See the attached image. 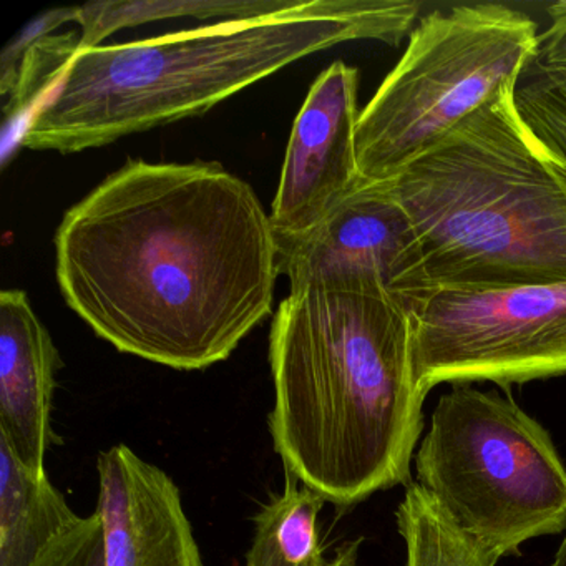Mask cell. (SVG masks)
<instances>
[{
  "label": "cell",
  "mask_w": 566,
  "mask_h": 566,
  "mask_svg": "<svg viewBox=\"0 0 566 566\" xmlns=\"http://www.w3.org/2000/svg\"><path fill=\"white\" fill-rule=\"evenodd\" d=\"M55 270L98 337L178 370L227 360L270 316L281 274L253 188L205 161H127L65 211Z\"/></svg>",
  "instance_id": "6da1fadb"
},
{
  "label": "cell",
  "mask_w": 566,
  "mask_h": 566,
  "mask_svg": "<svg viewBox=\"0 0 566 566\" xmlns=\"http://www.w3.org/2000/svg\"><path fill=\"white\" fill-rule=\"evenodd\" d=\"M268 417L286 473L337 506L410 482L423 430L412 313L363 280L290 290L270 334Z\"/></svg>",
  "instance_id": "7a4b0ae2"
},
{
  "label": "cell",
  "mask_w": 566,
  "mask_h": 566,
  "mask_svg": "<svg viewBox=\"0 0 566 566\" xmlns=\"http://www.w3.org/2000/svg\"><path fill=\"white\" fill-rule=\"evenodd\" d=\"M419 11L413 0H306L263 21L78 49L29 118L19 147L78 154L203 115L324 49L350 41L397 48Z\"/></svg>",
  "instance_id": "3957f363"
},
{
  "label": "cell",
  "mask_w": 566,
  "mask_h": 566,
  "mask_svg": "<svg viewBox=\"0 0 566 566\" xmlns=\"http://www.w3.org/2000/svg\"><path fill=\"white\" fill-rule=\"evenodd\" d=\"M516 87L392 178L433 291L566 281V175L520 115Z\"/></svg>",
  "instance_id": "277c9868"
},
{
  "label": "cell",
  "mask_w": 566,
  "mask_h": 566,
  "mask_svg": "<svg viewBox=\"0 0 566 566\" xmlns=\"http://www.w3.org/2000/svg\"><path fill=\"white\" fill-rule=\"evenodd\" d=\"M417 483L486 555L566 528V469L542 423L510 396L453 386L416 455Z\"/></svg>",
  "instance_id": "5b68a950"
},
{
  "label": "cell",
  "mask_w": 566,
  "mask_h": 566,
  "mask_svg": "<svg viewBox=\"0 0 566 566\" xmlns=\"http://www.w3.org/2000/svg\"><path fill=\"white\" fill-rule=\"evenodd\" d=\"M538 35L528 14L495 2L420 19L406 54L360 111V180H392L506 87L518 85L535 61Z\"/></svg>",
  "instance_id": "8992f818"
},
{
  "label": "cell",
  "mask_w": 566,
  "mask_h": 566,
  "mask_svg": "<svg viewBox=\"0 0 566 566\" xmlns=\"http://www.w3.org/2000/svg\"><path fill=\"white\" fill-rule=\"evenodd\" d=\"M422 392L439 384L502 389L566 376V281L436 290L412 313Z\"/></svg>",
  "instance_id": "52a82bcc"
},
{
  "label": "cell",
  "mask_w": 566,
  "mask_h": 566,
  "mask_svg": "<svg viewBox=\"0 0 566 566\" xmlns=\"http://www.w3.org/2000/svg\"><path fill=\"white\" fill-rule=\"evenodd\" d=\"M290 290L316 281L376 284L410 313L433 293L419 238L392 180L363 181L313 233L280 251Z\"/></svg>",
  "instance_id": "ba28073f"
},
{
  "label": "cell",
  "mask_w": 566,
  "mask_h": 566,
  "mask_svg": "<svg viewBox=\"0 0 566 566\" xmlns=\"http://www.w3.org/2000/svg\"><path fill=\"white\" fill-rule=\"evenodd\" d=\"M359 71L334 62L314 82L294 120L271 207L277 250L313 233L360 184L356 134Z\"/></svg>",
  "instance_id": "9c48e42d"
},
{
  "label": "cell",
  "mask_w": 566,
  "mask_h": 566,
  "mask_svg": "<svg viewBox=\"0 0 566 566\" xmlns=\"http://www.w3.org/2000/svg\"><path fill=\"white\" fill-rule=\"evenodd\" d=\"M105 566H203L180 489L125 443L98 455Z\"/></svg>",
  "instance_id": "30bf717a"
},
{
  "label": "cell",
  "mask_w": 566,
  "mask_h": 566,
  "mask_svg": "<svg viewBox=\"0 0 566 566\" xmlns=\"http://www.w3.org/2000/svg\"><path fill=\"white\" fill-rule=\"evenodd\" d=\"M61 354L21 290L0 293V439L32 472L45 473Z\"/></svg>",
  "instance_id": "8fae6325"
},
{
  "label": "cell",
  "mask_w": 566,
  "mask_h": 566,
  "mask_svg": "<svg viewBox=\"0 0 566 566\" xmlns=\"http://www.w3.org/2000/svg\"><path fill=\"white\" fill-rule=\"evenodd\" d=\"M45 473L0 439V566H32L81 520Z\"/></svg>",
  "instance_id": "7c38bea8"
},
{
  "label": "cell",
  "mask_w": 566,
  "mask_h": 566,
  "mask_svg": "<svg viewBox=\"0 0 566 566\" xmlns=\"http://www.w3.org/2000/svg\"><path fill=\"white\" fill-rule=\"evenodd\" d=\"M306 0H104L78 6L81 51L101 48L102 41L122 29L167 19H221L253 22L303 8Z\"/></svg>",
  "instance_id": "4fadbf2b"
},
{
  "label": "cell",
  "mask_w": 566,
  "mask_h": 566,
  "mask_svg": "<svg viewBox=\"0 0 566 566\" xmlns=\"http://www.w3.org/2000/svg\"><path fill=\"white\" fill-rule=\"evenodd\" d=\"M326 500L286 473L276 493L254 516L247 566H326L319 536V513Z\"/></svg>",
  "instance_id": "5bb4252c"
},
{
  "label": "cell",
  "mask_w": 566,
  "mask_h": 566,
  "mask_svg": "<svg viewBox=\"0 0 566 566\" xmlns=\"http://www.w3.org/2000/svg\"><path fill=\"white\" fill-rule=\"evenodd\" d=\"M396 518L406 542V566H495L496 559L472 542L419 483L407 486Z\"/></svg>",
  "instance_id": "9a60e30c"
},
{
  "label": "cell",
  "mask_w": 566,
  "mask_h": 566,
  "mask_svg": "<svg viewBox=\"0 0 566 566\" xmlns=\"http://www.w3.org/2000/svg\"><path fill=\"white\" fill-rule=\"evenodd\" d=\"M516 108L566 175V81L533 77L515 91Z\"/></svg>",
  "instance_id": "2e32d148"
},
{
  "label": "cell",
  "mask_w": 566,
  "mask_h": 566,
  "mask_svg": "<svg viewBox=\"0 0 566 566\" xmlns=\"http://www.w3.org/2000/svg\"><path fill=\"white\" fill-rule=\"evenodd\" d=\"M78 6L75 8H55L41 12L29 21L11 41L0 55V94L9 97L18 85L25 55L42 39L54 35L67 22H77Z\"/></svg>",
  "instance_id": "e0dca14e"
},
{
  "label": "cell",
  "mask_w": 566,
  "mask_h": 566,
  "mask_svg": "<svg viewBox=\"0 0 566 566\" xmlns=\"http://www.w3.org/2000/svg\"><path fill=\"white\" fill-rule=\"evenodd\" d=\"M32 566H105L104 526L98 513L82 516Z\"/></svg>",
  "instance_id": "ac0fdd59"
},
{
  "label": "cell",
  "mask_w": 566,
  "mask_h": 566,
  "mask_svg": "<svg viewBox=\"0 0 566 566\" xmlns=\"http://www.w3.org/2000/svg\"><path fill=\"white\" fill-rule=\"evenodd\" d=\"M548 28L538 35V52L530 65L533 77L566 81V0L546 9Z\"/></svg>",
  "instance_id": "d6986e66"
},
{
  "label": "cell",
  "mask_w": 566,
  "mask_h": 566,
  "mask_svg": "<svg viewBox=\"0 0 566 566\" xmlns=\"http://www.w3.org/2000/svg\"><path fill=\"white\" fill-rule=\"evenodd\" d=\"M363 539H353V542L343 543L329 558L326 566H357L359 559V549Z\"/></svg>",
  "instance_id": "ffe728a7"
},
{
  "label": "cell",
  "mask_w": 566,
  "mask_h": 566,
  "mask_svg": "<svg viewBox=\"0 0 566 566\" xmlns=\"http://www.w3.org/2000/svg\"><path fill=\"white\" fill-rule=\"evenodd\" d=\"M549 566H566V535L559 545L558 552H556L555 558H553L552 565Z\"/></svg>",
  "instance_id": "44dd1931"
}]
</instances>
